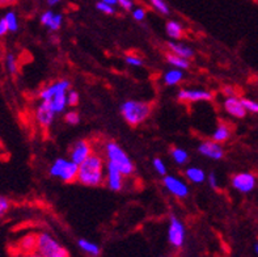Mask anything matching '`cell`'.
<instances>
[{
	"instance_id": "obj_26",
	"label": "cell",
	"mask_w": 258,
	"mask_h": 257,
	"mask_svg": "<svg viewBox=\"0 0 258 257\" xmlns=\"http://www.w3.org/2000/svg\"><path fill=\"white\" fill-rule=\"evenodd\" d=\"M4 63H6L7 71L10 72L11 75H16L17 71H19V63H17V58L15 54L12 53H8L4 59Z\"/></svg>"
},
{
	"instance_id": "obj_16",
	"label": "cell",
	"mask_w": 258,
	"mask_h": 257,
	"mask_svg": "<svg viewBox=\"0 0 258 257\" xmlns=\"http://www.w3.org/2000/svg\"><path fill=\"white\" fill-rule=\"evenodd\" d=\"M231 135H232V130H231V126H229L228 124H226V122H220L218 126H216L215 131L213 133V137H211V139L214 140V142H218V143H226L227 140L231 138Z\"/></svg>"
},
{
	"instance_id": "obj_33",
	"label": "cell",
	"mask_w": 258,
	"mask_h": 257,
	"mask_svg": "<svg viewBox=\"0 0 258 257\" xmlns=\"http://www.w3.org/2000/svg\"><path fill=\"white\" fill-rule=\"evenodd\" d=\"M96 8H97L100 12L105 13V15H114V13H115V7L109 6V4L101 2V0H100V2L96 4Z\"/></svg>"
},
{
	"instance_id": "obj_1",
	"label": "cell",
	"mask_w": 258,
	"mask_h": 257,
	"mask_svg": "<svg viewBox=\"0 0 258 257\" xmlns=\"http://www.w3.org/2000/svg\"><path fill=\"white\" fill-rule=\"evenodd\" d=\"M105 170H106V160L98 153H92L88 159H85L79 166L78 180L79 184L84 186H101L105 184Z\"/></svg>"
},
{
	"instance_id": "obj_27",
	"label": "cell",
	"mask_w": 258,
	"mask_h": 257,
	"mask_svg": "<svg viewBox=\"0 0 258 257\" xmlns=\"http://www.w3.org/2000/svg\"><path fill=\"white\" fill-rule=\"evenodd\" d=\"M151 6L154 7L155 10L157 11V12H160L161 15H169L170 13V10L169 7H168V4L164 2V0H150Z\"/></svg>"
},
{
	"instance_id": "obj_32",
	"label": "cell",
	"mask_w": 258,
	"mask_h": 257,
	"mask_svg": "<svg viewBox=\"0 0 258 257\" xmlns=\"http://www.w3.org/2000/svg\"><path fill=\"white\" fill-rule=\"evenodd\" d=\"M152 166H154L155 171H156L157 173L160 176H165L167 175V166H165V163H164L163 160L159 159V158H155L154 162H152Z\"/></svg>"
},
{
	"instance_id": "obj_4",
	"label": "cell",
	"mask_w": 258,
	"mask_h": 257,
	"mask_svg": "<svg viewBox=\"0 0 258 257\" xmlns=\"http://www.w3.org/2000/svg\"><path fill=\"white\" fill-rule=\"evenodd\" d=\"M34 252L43 257H70L69 251L47 232L37 235Z\"/></svg>"
},
{
	"instance_id": "obj_9",
	"label": "cell",
	"mask_w": 258,
	"mask_h": 257,
	"mask_svg": "<svg viewBox=\"0 0 258 257\" xmlns=\"http://www.w3.org/2000/svg\"><path fill=\"white\" fill-rule=\"evenodd\" d=\"M124 177L126 176L121 171L115 168L111 163L106 162V170H105V184L111 192H121L124 188Z\"/></svg>"
},
{
	"instance_id": "obj_34",
	"label": "cell",
	"mask_w": 258,
	"mask_h": 257,
	"mask_svg": "<svg viewBox=\"0 0 258 257\" xmlns=\"http://www.w3.org/2000/svg\"><path fill=\"white\" fill-rule=\"evenodd\" d=\"M10 208H11L10 199L6 198V197H3V195H0V218H2V217H4V215L8 213Z\"/></svg>"
},
{
	"instance_id": "obj_36",
	"label": "cell",
	"mask_w": 258,
	"mask_h": 257,
	"mask_svg": "<svg viewBox=\"0 0 258 257\" xmlns=\"http://www.w3.org/2000/svg\"><path fill=\"white\" fill-rule=\"evenodd\" d=\"M131 15H133V19L137 20V21H143L146 19V10L142 8V7H138V8H133L131 11Z\"/></svg>"
},
{
	"instance_id": "obj_3",
	"label": "cell",
	"mask_w": 258,
	"mask_h": 257,
	"mask_svg": "<svg viewBox=\"0 0 258 257\" xmlns=\"http://www.w3.org/2000/svg\"><path fill=\"white\" fill-rule=\"evenodd\" d=\"M152 105L147 101L127 100L121 105V114L130 126H138L148 120L152 113Z\"/></svg>"
},
{
	"instance_id": "obj_47",
	"label": "cell",
	"mask_w": 258,
	"mask_h": 257,
	"mask_svg": "<svg viewBox=\"0 0 258 257\" xmlns=\"http://www.w3.org/2000/svg\"><path fill=\"white\" fill-rule=\"evenodd\" d=\"M255 2H257V3H258V0H255Z\"/></svg>"
},
{
	"instance_id": "obj_40",
	"label": "cell",
	"mask_w": 258,
	"mask_h": 257,
	"mask_svg": "<svg viewBox=\"0 0 258 257\" xmlns=\"http://www.w3.org/2000/svg\"><path fill=\"white\" fill-rule=\"evenodd\" d=\"M223 93L226 97H233V96H237V92H236L235 88L232 85H226L223 88Z\"/></svg>"
},
{
	"instance_id": "obj_2",
	"label": "cell",
	"mask_w": 258,
	"mask_h": 257,
	"mask_svg": "<svg viewBox=\"0 0 258 257\" xmlns=\"http://www.w3.org/2000/svg\"><path fill=\"white\" fill-rule=\"evenodd\" d=\"M104 158L108 163H111L115 168L121 171L126 177H130L135 173V164L130 159L127 153L124 152L117 142L114 140H106L104 144Z\"/></svg>"
},
{
	"instance_id": "obj_7",
	"label": "cell",
	"mask_w": 258,
	"mask_h": 257,
	"mask_svg": "<svg viewBox=\"0 0 258 257\" xmlns=\"http://www.w3.org/2000/svg\"><path fill=\"white\" fill-rule=\"evenodd\" d=\"M231 185L239 193L248 194V193L253 192L257 186V177L253 173L249 172L236 173L231 179Z\"/></svg>"
},
{
	"instance_id": "obj_31",
	"label": "cell",
	"mask_w": 258,
	"mask_h": 257,
	"mask_svg": "<svg viewBox=\"0 0 258 257\" xmlns=\"http://www.w3.org/2000/svg\"><path fill=\"white\" fill-rule=\"evenodd\" d=\"M64 121L69 125H78L80 122V114L75 111H70L64 114Z\"/></svg>"
},
{
	"instance_id": "obj_28",
	"label": "cell",
	"mask_w": 258,
	"mask_h": 257,
	"mask_svg": "<svg viewBox=\"0 0 258 257\" xmlns=\"http://www.w3.org/2000/svg\"><path fill=\"white\" fill-rule=\"evenodd\" d=\"M241 101L248 113L258 114V101L250 100V98H241Z\"/></svg>"
},
{
	"instance_id": "obj_22",
	"label": "cell",
	"mask_w": 258,
	"mask_h": 257,
	"mask_svg": "<svg viewBox=\"0 0 258 257\" xmlns=\"http://www.w3.org/2000/svg\"><path fill=\"white\" fill-rule=\"evenodd\" d=\"M50 102H51L52 109L55 111V113H62V112H64L66 107H67V92H60V93L55 94L50 100Z\"/></svg>"
},
{
	"instance_id": "obj_19",
	"label": "cell",
	"mask_w": 258,
	"mask_h": 257,
	"mask_svg": "<svg viewBox=\"0 0 258 257\" xmlns=\"http://www.w3.org/2000/svg\"><path fill=\"white\" fill-rule=\"evenodd\" d=\"M183 70L180 69H170L169 71H167L163 75V82L165 85H169V87H173V85L180 84L181 80L183 79Z\"/></svg>"
},
{
	"instance_id": "obj_29",
	"label": "cell",
	"mask_w": 258,
	"mask_h": 257,
	"mask_svg": "<svg viewBox=\"0 0 258 257\" xmlns=\"http://www.w3.org/2000/svg\"><path fill=\"white\" fill-rule=\"evenodd\" d=\"M62 24H63V16L60 15V13H55V15H54V17H52L51 23L49 24V26H47V28H49L51 32H56V30L60 29Z\"/></svg>"
},
{
	"instance_id": "obj_6",
	"label": "cell",
	"mask_w": 258,
	"mask_h": 257,
	"mask_svg": "<svg viewBox=\"0 0 258 257\" xmlns=\"http://www.w3.org/2000/svg\"><path fill=\"white\" fill-rule=\"evenodd\" d=\"M185 238H186L185 226L177 217L172 215L169 219V227H168V240L170 245H173L174 248H181L185 243Z\"/></svg>"
},
{
	"instance_id": "obj_20",
	"label": "cell",
	"mask_w": 258,
	"mask_h": 257,
	"mask_svg": "<svg viewBox=\"0 0 258 257\" xmlns=\"http://www.w3.org/2000/svg\"><path fill=\"white\" fill-rule=\"evenodd\" d=\"M165 32L172 39H180L183 36V28L176 20H169L165 25Z\"/></svg>"
},
{
	"instance_id": "obj_18",
	"label": "cell",
	"mask_w": 258,
	"mask_h": 257,
	"mask_svg": "<svg viewBox=\"0 0 258 257\" xmlns=\"http://www.w3.org/2000/svg\"><path fill=\"white\" fill-rule=\"evenodd\" d=\"M185 177L187 181L193 182V184H202L206 181L207 175L200 167H189L185 170Z\"/></svg>"
},
{
	"instance_id": "obj_10",
	"label": "cell",
	"mask_w": 258,
	"mask_h": 257,
	"mask_svg": "<svg viewBox=\"0 0 258 257\" xmlns=\"http://www.w3.org/2000/svg\"><path fill=\"white\" fill-rule=\"evenodd\" d=\"M92 153H93V146H92L91 140L80 139L72 144L71 150H70V160L80 166L85 159L91 157Z\"/></svg>"
},
{
	"instance_id": "obj_30",
	"label": "cell",
	"mask_w": 258,
	"mask_h": 257,
	"mask_svg": "<svg viewBox=\"0 0 258 257\" xmlns=\"http://www.w3.org/2000/svg\"><path fill=\"white\" fill-rule=\"evenodd\" d=\"M79 101H80L79 92L74 91V89H69V92H67V105L71 108L78 107Z\"/></svg>"
},
{
	"instance_id": "obj_11",
	"label": "cell",
	"mask_w": 258,
	"mask_h": 257,
	"mask_svg": "<svg viewBox=\"0 0 258 257\" xmlns=\"http://www.w3.org/2000/svg\"><path fill=\"white\" fill-rule=\"evenodd\" d=\"M55 111L50 101H42L36 108V121L42 129H49L55 118Z\"/></svg>"
},
{
	"instance_id": "obj_23",
	"label": "cell",
	"mask_w": 258,
	"mask_h": 257,
	"mask_svg": "<svg viewBox=\"0 0 258 257\" xmlns=\"http://www.w3.org/2000/svg\"><path fill=\"white\" fill-rule=\"evenodd\" d=\"M170 157L173 158L174 162H176L177 164H180V166L185 164L187 160H189V153H187V151L181 148V147H174V148H172V151H170Z\"/></svg>"
},
{
	"instance_id": "obj_45",
	"label": "cell",
	"mask_w": 258,
	"mask_h": 257,
	"mask_svg": "<svg viewBox=\"0 0 258 257\" xmlns=\"http://www.w3.org/2000/svg\"><path fill=\"white\" fill-rule=\"evenodd\" d=\"M26 257H43V256H41V254H38V253H36V252H34V253H32V254H28Z\"/></svg>"
},
{
	"instance_id": "obj_41",
	"label": "cell",
	"mask_w": 258,
	"mask_h": 257,
	"mask_svg": "<svg viewBox=\"0 0 258 257\" xmlns=\"http://www.w3.org/2000/svg\"><path fill=\"white\" fill-rule=\"evenodd\" d=\"M8 33H10V29H8V25H7L4 17H2V19H0V37L7 36Z\"/></svg>"
},
{
	"instance_id": "obj_12",
	"label": "cell",
	"mask_w": 258,
	"mask_h": 257,
	"mask_svg": "<svg viewBox=\"0 0 258 257\" xmlns=\"http://www.w3.org/2000/svg\"><path fill=\"white\" fill-rule=\"evenodd\" d=\"M177 98L181 102H200V101H211L214 94L207 89H180L177 93Z\"/></svg>"
},
{
	"instance_id": "obj_44",
	"label": "cell",
	"mask_w": 258,
	"mask_h": 257,
	"mask_svg": "<svg viewBox=\"0 0 258 257\" xmlns=\"http://www.w3.org/2000/svg\"><path fill=\"white\" fill-rule=\"evenodd\" d=\"M46 2H47V4H49L50 7H54V6H56V4L60 3L62 0H46Z\"/></svg>"
},
{
	"instance_id": "obj_13",
	"label": "cell",
	"mask_w": 258,
	"mask_h": 257,
	"mask_svg": "<svg viewBox=\"0 0 258 257\" xmlns=\"http://www.w3.org/2000/svg\"><path fill=\"white\" fill-rule=\"evenodd\" d=\"M198 152L203 157L209 158L213 160H222L226 155V151L223 148V146L218 142L211 140H203L198 146Z\"/></svg>"
},
{
	"instance_id": "obj_38",
	"label": "cell",
	"mask_w": 258,
	"mask_h": 257,
	"mask_svg": "<svg viewBox=\"0 0 258 257\" xmlns=\"http://www.w3.org/2000/svg\"><path fill=\"white\" fill-rule=\"evenodd\" d=\"M206 181L209 182V185L211 186V188L213 189H219V182H218V177H216V175L214 172H211V173H209V175H207V179H206Z\"/></svg>"
},
{
	"instance_id": "obj_37",
	"label": "cell",
	"mask_w": 258,
	"mask_h": 257,
	"mask_svg": "<svg viewBox=\"0 0 258 257\" xmlns=\"http://www.w3.org/2000/svg\"><path fill=\"white\" fill-rule=\"evenodd\" d=\"M126 63L133 67H142L143 66V61L137 56H127L126 57Z\"/></svg>"
},
{
	"instance_id": "obj_39",
	"label": "cell",
	"mask_w": 258,
	"mask_h": 257,
	"mask_svg": "<svg viewBox=\"0 0 258 257\" xmlns=\"http://www.w3.org/2000/svg\"><path fill=\"white\" fill-rule=\"evenodd\" d=\"M118 4H119V7L123 8L124 11H133V8H134L133 0H118Z\"/></svg>"
},
{
	"instance_id": "obj_14",
	"label": "cell",
	"mask_w": 258,
	"mask_h": 257,
	"mask_svg": "<svg viewBox=\"0 0 258 257\" xmlns=\"http://www.w3.org/2000/svg\"><path fill=\"white\" fill-rule=\"evenodd\" d=\"M70 88H71V83L69 80H58V82H54L43 87L39 91L38 96L42 101H50L55 94L60 93V92H69Z\"/></svg>"
},
{
	"instance_id": "obj_25",
	"label": "cell",
	"mask_w": 258,
	"mask_h": 257,
	"mask_svg": "<svg viewBox=\"0 0 258 257\" xmlns=\"http://www.w3.org/2000/svg\"><path fill=\"white\" fill-rule=\"evenodd\" d=\"M78 244L83 251L87 252L88 254H92V256H98L100 254V247L95 243H92V241H88L87 239H80Z\"/></svg>"
},
{
	"instance_id": "obj_21",
	"label": "cell",
	"mask_w": 258,
	"mask_h": 257,
	"mask_svg": "<svg viewBox=\"0 0 258 257\" xmlns=\"http://www.w3.org/2000/svg\"><path fill=\"white\" fill-rule=\"evenodd\" d=\"M165 59H167V62L169 63L170 66H173L174 69L187 70L190 67L189 59L176 56V54H173V53H167V56H165Z\"/></svg>"
},
{
	"instance_id": "obj_8",
	"label": "cell",
	"mask_w": 258,
	"mask_h": 257,
	"mask_svg": "<svg viewBox=\"0 0 258 257\" xmlns=\"http://www.w3.org/2000/svg\"><path fill=\"white\" fill-rule=\"evenodd\" d=\"M163 185L170 194L177 197V198L182 199L186 198L187 195H189V186H187V184L181 179H178V177H176V176H164Z\"/></svg>"
},
{
	"instance_id": "obj_46",
	"label": "cell",
	"mask_w": 258,
	"mask_h": 257,
	"mask_svg": "<svg viewBox=\"0 0 258 257\" xmlns=\"http://www.w3.org/2000/svg\"><path fill=\"white\" fill-rule=\"evenodd\" d=\"M254 252H255V253L258 254V243H257V244L254 245Z\"/></svg>"
},
{
	"instance_id": "obj_43",
	"label": "cell",
	"mask_w": 258,
	"mask_h": 257,
	"mask_svg": "<svg viewBox=\"0 0 258 257\" xmlns=\"http://www.w3.org/2000/svg\"><path fill=\"white\" fill-rule=\"evenodd\" d=\"M101 2H104V3L109 4V6H113V7L118 6V0H101Z\"/></svg>"
},
{
	"instance_id": "obj_15",
	"label": "cell",
	"mask_w": 258,
	"mask_h": 257,
	"mask_svg": "<svg viewBox=\"0 0 258 257\" xmlns=\"http://www.w3.org/2000/svg\"><path fill=\"white\" fill-rule=\"evenodd\" d=\"M223 108L224 111L233 118H244L246 116V109L242 105L241 98H239L237 96H233V97H226V100L223 101Z\"/></svg>"
},
{
	"instance_id": "obj_17",
	"label": "cell",
	"mask_w": 258,
	"mask_h": 257,
	"mask_svg": "<svg viewBox=\"0 0 258 257\" xmlns=\"http://www.w3.org/2000/svg\"><path fill=\"white\" fill-rule=\"evenodd\" d=\"M168 49L170 50V53H173L176 56L182 57V58L191 59L194 57V50L191 47H189L185 43L181 42H174V41H170V42L167 43Z\"/></svg>"
},
{
	"instance_id": "obj_24",
	"label": "cell",
	"mask_w": 258,
	"mask_h": 257,
	"mask_svg": "<svg viewBox=\"0 0 258 257\" xmlns=\"http://www.w3.org/2000/svg\"><path fill=\"white\" fill-rule=\"evenodd\" d=\"M4 20H6L7 25H8L10 33H16L19 30V17H17L15 11H8L4 15Z\"/></svg>"
},
{
	"instance_id": "obj_35",
	"label": "cell",
	"mask_w": 258,
	"mask_h": 257,
	"mask_svg": "<svg viewBox=\"0 0 258 257\" xmlns=\"http://www.w3.org/2000/svg\"><path fill=\"white\" fill-rule=\"evenodd\" d=\"M54 15H55V12H52V11H45V12L41 15V17H39V21H41V24H42L43 26H49V24L51 23L52 17H54Z\"/></svg>"
},
{
	"instance_id": "obj_5",
	"label": "cell",
	"mask_w": 258,
	"mask_h": 257,
	"mask_svg": "<svg viewBox=\"0 0 258 257\" xmlns=\"http://www.w3.org/2000/svg\"><path fill=\"white\" fill-rule=\"evenodd\" d=\"M79 164L74 163L72 160L58 158L52 162L49 168V175L54 179L62 180L66 184H71L78 180Z\"/></svg>"
},
{
	"instance_id": "obj_42",
	"label": "cell",
	"mask_w": 258,
	"mask_h": 257,
	"mask_svg": "<svg viewBox=\"0 0 258 257\" xmlns=\"http://www.w3.org/2000/svg\"><path fill=\"white\" fill-rule=\"evenodd\" d=\"M16 0H0V7H8L13 4Z\"/></svg>"
}]
</instances>
